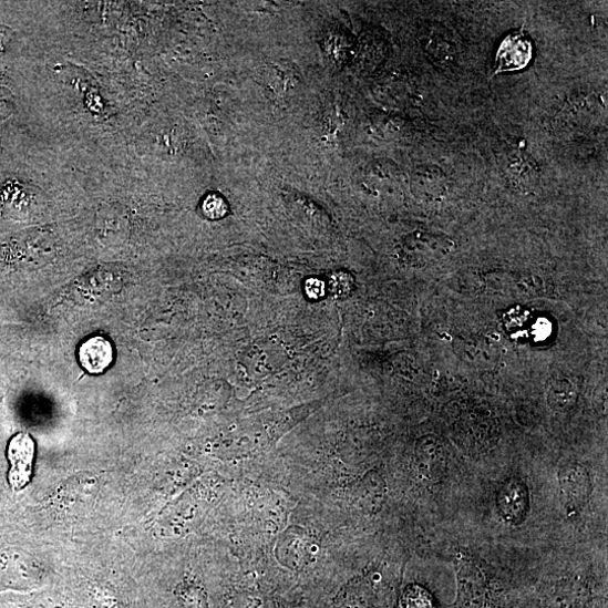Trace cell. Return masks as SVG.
I'll return each mask as SVG.
<instances>
[{"label": "cell", "mask_w": 608, "mask_h": 608, "mask_svg": "<svg viewBox=\"0 0 608 608\" xmlns=\"http://www.w3.org/2000/svg\"><path fill=\"white\" fill-rule=\"evenodd\" d=\"M80 361L90 373H102L113 361V348L104 337H92L81 347Z\"/></svg>", "instance_id": "obj_8"}, {"label": "cell", "mask_w": 608, "mask_h": 608, "mask_svg": "<svg viewBox=\"0 0 608 608\" xmlns=\"http://www.w3.org/2000/svg\"><path fill=\"white\" fill-rule=\"evenodd\" d=\"M414 192L424 199H437L449 189L445 174L437 166H422L416 169L412 181Z\"/></svg>", "instance_id": "obj_9"}, {"label": "cell", "mask_w": 608, "mask_h": 608, "mask_svg": "<svg viewBox=\"0 0 608 608\" xmlns=\"http://www.w3.org/2000/svg\"><path fill=\"white\" fill-rule=\"evenodd\" d=\"M577 398V385L568 379H557L548 388L547 400L554 412H568L574 408Z\"/></svg>", "instance_id": "obj_12"}, {"label": "cell", "mask_w": 608, "mask_h": 608, "mask_svg": "<svg viewBox=\"0 0 608 608\" xmlns=\"http://www.w3.org/2000/svg\"><path fill=\"white\" fill-rule=\"evenodd\" d=\"M300 83L299 68L289 60L270 63L262 74V85L267 93L278 100H287L293 96Z\"/></svg>", "instance_id": "obj_3"}, {"label": "cell", "mask_w": 608, "mask_h": 608, "mask_svg": "<svg viewBox=\"0 0 608 608\" xmlns=\"http://www.w3.org/2000/svg\"><path fill=\"white\" fill-rule=\"evenodd\" d=\"M530 58L532 44L525 35H509L504 40L497 52L498 65L495 74L523 70Z\"/></svg>", "instance_id": "obj_7"}, {"label": "cell", "mask_w": 608, "mask_h": 608, "mask_svg": "<svg viewBox=\"0 0 608 608\" xmlns=\"http://www.w3.org/2000/svg\"><path fill=\"white\" fill-rule=\"evenodd\" d=\"M456 575L458 600L462 608H482L486 596V579L471 559L457 557Z\"/></svg>", "instance_id": "obj_2"}, {"label": "cell", "mask_w": 608, "mask_h": 608, "mask_svg": "<svg viewBox=\"0 0 608 608\" xmlns=\"http://www.w3.org/2000/svg\"><path fill=\"white\" fill-rule=\"evenodd\" d=\"M184 608H208L207 598L203 591L193 585H184L178 590Z\"/></svg>", "instance_id": "obj_14"}, {"label": "cell", "mask_w": 608, "mask_h": 608, "mask_svg": "<svg viewBox=\"0 0 608 608\" xmlns=\"http://www.w3.org/2000/svg\"><path fill=\"white\" fill-rule=\"evenodd\" d=\"M418 464L422 476L430 482H439L446 470V453L443 443L436 436L423 437L418 444Z\"/></svg>", "instance_id": "obj_6"}, {"label": "cell", "mask_w": 608, "mask_h": 608, "mask_svg": "<svg viewBox=\"0 0 608 608\" xmlns=\"http://www.w3.org/2000/svg\"><path fill=\"white\" fill-rule=\"evenodd\" d=\"M35 454L33 440L24 433L14 436L9 446L10 482L14 490L24 488L31 481Z\"/></svg>", "instance_id": "obj_5"}, {"label": "cell", "mask_w": 608, "mask_h": 608, "mask_svg": "<svg viewBox=\"0 0 608 608\" xmlns=\"http://www.w3.org/2000/svg\"><path fill=\"white\" fill-rule=\"evenodd\" d=\"M559 484L566 512L569 516H579L588 505L592 490L588 470L569 462L559 472Z\"/></svg>", "instance_id": "obj_1"}, {"label": "cell", "mask_w": 608, "mask_h": 608, "mask_svg": "<svg viewBox=\"0 0 608 608\" xmlns=\"http://www.w3.org/2000/svg\"><path fill=\"white\" fill-rule=\"evenodd\" d=\"M497 507L503 518L512 524H522L529 512V494L526 485L519 480H509L499 488Z\"/></svg>", "instance_id": "obj_4"}, {"label": "cell", "mask_w": 608, "mask_h": 608, "mask_svg": "<svg viewBox=\"0 0 608 608\" xmlns=\"http://www.w3.org/2000/svg\"><path fill=\"white\" fill-rule=\"evenodd\" d=\"M505 176L517 188H530L538 177L535 162L524 153L509 155L504 165Z\"/></svg>", "instance_id": "obj_10"}, {"label": "cell", "mask_w": 608, "mask_h": 608, "mask_svg": "<svg viewBox=\"0 0 608 608\" xmlns=\"http://www.w3.org/2000/svg\"><path fill=\"white\" fill-rule=\"evenodd\" d=\"M226 203L221 197L213 195L205 200V213L209 218H223L226 215Z\"/></svg>", "instance_id": "obj_15"}, {"label": "cell", "mask_w": 608, "mask_h": 608, "mask_svg": "<svg viewBox=\"0 0 608 608\" xmlns=\"http://www.w3.org/2000/svg\"><path fill=\"white\" fill-rule=\"evenodd\" d=\"M423 41L427 53L435 62L449 64L454 60L456 49L449 31L433 27Z\"/></svg>", "instance_id": "obj_11"}, {"label": "cell", "mask_w": 608, "mask_h": 608, "mask_svg": "<svg viewBox=\"0 0 608 608\" xmlns=\"http://www.w3.org/2000/svg\"><path fill=\"white\" fill-rule=\"evenodd\" d=\"M398 608H435V605L432 595L425 588L412 585L404 589Z\"/></svg>", "instance_id": "obj_13"}]
</instances>
